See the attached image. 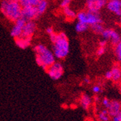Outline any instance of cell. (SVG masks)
<instances>
[{
  "label": "cell",
  "mask_w": 121,
  "mask_h": 121,
  "mask_svg": "<svg viewBox=\"0 0 121 121\" xmlns=\"http://www.w3.org/2000/svg\"><path fill=\"white\" fill-rule=\"evenodd\" d=\"M97 117L99 121H110V115L106 109H103L97 114Z\"/></svg>",
  "instance_id": "d6986e66"
},
{
  "label": "cell",
  "mask_w": 121,
  "mask_h": 121,
  "mask_svg": "<svg viewBox=\"0 0 121 121\" xmlns=\"http://www.w3.org/2000/svg\"><path fill=\"white\" fill-rule=\"evenodd\" d=\"M32 38H24V37H19L17 38H14V42L16 45L21 48V49H25L27 48L31 43Z\"/></svg>",
  "instance_id": "4fadbf2b"
},
{
  "label": "cell",
  "mask_w": 121,
  "mask_h": 121,
  "mask_svg": "<svg viewBox=\"0 0 121 121\" xmlns=\"http://www.w3.org/2000/svg\"><path fill=\"white\" fill-rule=\"evenodd\" d=\"M43 0H19V2L22 7L27 6H36Z\"/></svg>",
  "instance_id": "ac0fdd59"
},
{
  "label": "cell",
  "mask_w": 121,
  "mask_h": 121,
  "mask_svg": "<svg viewBox=\"0 0 121 121\" xmlns=\"http://www.w3.org/2000/svg\"><path fill=\"white\" fill-rule=\"evenodd\" d=\"M40 15L38 13L35 6H27L22 9L21 17L24 19L26 22L34 21V20L38 19Z\"/></svg>",
  "instance_id": "8992f818"
},
{
  "label": "cell",
  "mask_w": 121,
  "mask_h": 121,
  "mask_svg": "<svg viewBox=\"0 0 121 121\" xmlns=\"http://www.w3.org/2000/svg\"><path fill=\"white\" fill-rule=\"evenodd\" d=\"M46 73L53 80H58L60 79L64 73V67L59 62H55L46 70Z\"/></svg>",
  "instance_id": "5b68a950"
},
{
  "label": "cell",
  "mask_w": 121,
  "mask_h": 121,
  "mask_svg": "<svg viewBox=\"0 0 121 121\" xmlns=\"http://www.w3.org/2000/svg\"><path fill=\"white\" fill-rule=\"evenodd\" d=\"M120 92L121 94V83H120Z\"/></svg>",
  "instance_id": "d6a6232c"
},
{
  "label": "cell",
  "mask_w": 121,
  "mask_h": 121,
  "mask_svg": "<svg viewBox=\"0 0 121 121\" xmlns=\"http://www.w3.org/2000/svg\"><path fill=\"white\" fill-rule=\"evenodd\" d=\"M114 53L117 60L119 62H121V40L115 45Z\"/></svg>",
  "instance_id": "7402d4cb"
},
{
  "label": "cell",
  "mask_w": 121,
  "mask_h": 121,
  "mask_svg": "<svg viewBox=\"0 0 121 121\" xmlns=\"http://www.w3.org/2000/svg\"><path fill=\"white\" fill-rule=\"evenodd\" d=\"M112 121H121V111L115 116L112 117Z\"/></svg>",
  "instance_id": "83f0119b"
},
{
  "label": "cell",
  "mask_w": 121,
  "mask_h": 121,
  "mask_svg": "<svg viewBox=\"0 0 121 121\" xmlns=\"http://www.w3.org/2000/svg\"><path fill=\"white\" fill-rule=\"evenodd\" d=\"M101 35L104 40L107 41L110 40L111 43L114 45H115L118 42L121 40V36L120 33L116 30L110 28L104 29Z\"/></svg>",
  "instance_id": "52a82bcc"
},
{
  "label": "cell",
  "mask_w": 121,
  "mask_h": 121,
  "mask_svg": "<svg viewBox=\"0 0 121 121\" xmlns=\"http://www.w3.org/2000/svg\"><path fill=\"white\" fill-rule=\"evenodd\" d=\"M108 1H96V0H86V11L99 13V11L102 9L107 4Z\"/></svg>",
  "instance_id": "ba28073f"
},
{
  "label": "cell",
  "mask_w": 121,
  "mask_h": 121,
  "mask_svg": "<svg viewBox=\"0 0 121 121\" xmlns=\"http://www.w3.org/2000/svg\"><path fill=\"white\" fill-rule=\"evenodd\" d=\"M106 7L110 12L121 17V0H108Z\"/></svg>",
  "instance_id": "8fae6325"
},
{
  "label": "cell",
  "mask_w": 121,
  "mask_h": 121,
  "mask_svg": "<svg viewBox=\"0 0 121 121\" xmlns=\"http://www.w3.org/2000/svg\"><path fill=\"white\" fill-rule=\"evenodd\" d=\"M48 1L47 0H43L40 2H39L36 6V9L38 11V14L40 15H42L45 11L47 10V8H48Z\"/></svg>",
  "instance_id": "e0dca14e"
},
{
  "label": "cell",
  "mask_w": 121,
  "mask_h": 121,
  "mask_svg": "<svg viewBox=\"0 0 121 121\" xmlns=\"http://www.w3.org/2000/svg\"><path fill=\"white\" fill-rule=\"evenodd\" d=\"M107 43H108V41L105 40H101L99 42V47H104L105 48L106 45H107Z\"/></svg>",
  "instance_id": "f1b7e54d"
},
{
  "label": "cell",
  "mask_w": 121,
  "mask_h": 121,
  "mask_svg": "<svg viewBox=\"0 0 121 121\" xmlns=\"http://www.w3.org/2000/svg\"><path fill=\"white\" fill-rule=\"evenodd\" d=\"M90 27H91V30H92L95 34H97V35H99V34L101 35L103 32V30H104L103 25L101 23H97V24L93 25Z\"/></svg>",
  "instance_id": "44dd1931"
},
{
  "label": "cell",
  "mask_w": 121,
  "mask_h": 121,
  "mask_svg": "<svg viewBox=\"0 0 121 121\" xmlns=\"http://www.w3.org/2000/svg\"><path fill=\"white\" fill-rule=\"evenodd\" d=\"M92 90L93 93H95V94H99V93L101 92L102 89H101V86L99 85H95V86H92Z\"/></svg>",
  "instance_id": "484cf974"
},
{
  "label": "cell",
  "mask_w": 121,
  "mask_h": 121,
  "mask_svg": "<svg viewBox=\"0 0 121 121\" xmlns=\"http://www.w3.org/2000/svg\"><path fill=\"white\" fill-rule=\"evenodd\" d=\"M111 73H112V80L115 82H120L121 81V67L118 64L114 65L111 70Z\"/></svg>",
  "instance_id": "5bb4252c"
},
{
  "label": "cell",
  "mask_w": 121,
  "mask_h": 121,
  "mask_svg": "<svg viewBox=\"0 0 121 121\" xmlns=\"http://www.w3.org/2000/svg\"><path fill=\"white\" fill-rule=\"evenodd\" d=\"M71 0H61V2H60V7H62L64 9L66 7H69L71 4Z\"/></svg>",
  "instance_id": "cb8c5ba5"
},
{
  "label": "cell",
  "mask_w": 121,
  "mask_h": 121,
  "mask_svg": "<svg viewBox=\"0 0 121 121\" xmlns=\"http://www.w3.org/2000/svg\"><path fill=\"white\" fill-rule=\"evenodd\" d=\"M96 1H108V0H96Z\"/></svg>",
  "instance_id": "836d02e7"
},
{
  "label": "cell",
  "mask_w": 121,
  "mask_h": 121,
  "mask_svg": "<svg viewBox=\"0 0 121 121\" xmlns=\"http://www.w3.org/2000/svg\"><path fill=\"white\" fill-rule=\"evenodd\" d=\"M45 31H46V33L50 35L51 34H53L54 33V30H53V28L52 27H48L46 28V30H45Z\"/></svg>",
  "instance_id": "f546056e"
},
{
  "label": "cell",
  "mask_w": 121,
  "mask_h": 121,
  "mask_svg": "<svg viewBox=\"0 0 121 121\" xmlns=\"http://www.w3.org/2000/svg\"><path fill=\"white\" fill-rule=\"evenodd\" d=\"M22 6L19 0H2L0 10L4 16L11 22H15L21 17Z\"/></svg>",
  "instance_id": "3957f363"
},
{
  "label": "cell",
  "mask_w": 121,
  "mask_h": 121,
  "mask_svg": "<svg viewBox=\"0 0 121 121\" xmlns=\"http://www.w3.org/2000/svg\"><path fill=\"white\" fill-rule=\"evenodd\" d=\"M95 101H96V102H97V101H98V100H99V97H97V96H96V97H95Z\"/></svg>",
  "instance_id": "1f68e13d"
},
{
  "label": "cell",
  "mask_w": 121,
  "mask_h": 121,
  "mask_svg": "<svg viewBox=\"0 0 121 121\" xmlns=\"http://www.w3.org/2000/svg\"><path fill=\"white\" fill-rule=\"evenodd\" d=\"M106 110H108V112L110 117H112L117 115L121 111V102L117 99L110 100L108 108Z\"/></svg>",
  "instance_id": "7c38bea8"
},
{
  "label": "cell",
  "mask_w": 121,
  "mask_h": 121,
  "mask_svg": "<svg viewBox=\"0 0 121 121\" xmlns=\"http://www.w3.org/2000/svg\"><path fill=\"white\" fill-rule=\"evenodd\" d=\"M104 78L107 80H112V73L110 71H106L104 73Z\"/></svg>",
  "instance_id": "4316f807"
},
{
  "label": "cell",
  "mask_w": 121,
  "mask_h": 121,
  "mask_svg": "<svg viewBox=\"0 0 121 121\" xmlns=\"http://www.w3.org/2000/svg\"><path fill=\"white\" fill-rule=\"evenodd\" d=\"M120 25H121V17H120Z\"/></svg>",
  "instance_id": "e575fe53"
},
{
  "label": "cell",
  "mask_w": 121,
  "mask_h": 121,
  "mask_svg": "<svg viewBox=\"0 0 121 121\" xmlns=\"http://www.w3.org/2000/svg\"><path fill=\"white\" fill-rule=\"evenodd\" d=\"M110 100L107 97H104L102 99V104L105 109H108V106L110 104Z\"/></svg>",
  "instance_id": "603a6c76"
},
{
  "label": "cell",
  "mask_w": 121,
  "mask_h": 121,
  "mask_svg": "<svg viewBox=\"0 0 121 121\" xmlns=\"http://www.w3.org/2000/svg\"><path fill=\"white\" fill-rule=\"evenodd\" d=\"M63 12H64V14L65 15V17L69 20H73L77 18V13H76V12L73 9H71L70 7H66L64 8Z\"/></svg>",
  "instance_id": "2e32d148"
},
{
  "label": "cell",
  "mask_w": 121,
  "mask_h": 121,
  "mask_svg": "<svg viewBox=\"0 0 121 121\" xmlns=\"http://www.w3.org/2000/svg\"><path fill=\"white\" fill-rule=\"evenodd\" d=\"M50 40L53 43V53L55 58L64 59L69 53V42L66 35L60 32L58 33H53L50 35Z\"/></svg>",
  "instance_id": "6da1fadb"
},
{
  "label": "cell",
  "mask_w": 121,
  "mask_h": 121,
  "mask_svg": "<svg viewBox=\"0 0 121 121\" xmlns=\"http://www.w3.org/2000/svg\"><path fill=\"white\" fill-rule=\"evenodd\" d=\"M89 26L87 25L86 24L78 22L75 25V30L78 33H84L85 31H86V30L89 29Z\"/></svg>",
  "instance_id": "ffe728a7"
},
{
  "label": "cell",
  "mask_w": 121,
  "mask_h": 121,
  "mask_svg": "<svg viewBox=\"0 0 121 121\" xmlns=\"http://www.w3.org/2000/svg\"><path fill=\"white\" fill-rule=\"evenodd\" d=\"M106 51V48H104V47H99L97 49V51H96V54L97 56H102V55L104 54Z\"/></svg>",
  "instance_id": "d4e9b609"
},
{
  "label": "cell",
  "mask_w": 121,
  "mask_h": 121,
  "mask_svg": "<svg viewBox=\"0 0 121 121\" xmlns=\"http://www.w3.org/2000/svg\"><path fill=\"white\" fill-rule=\"evenodd\" d=\"M35 53V62L43 70L46 71L48 68L56 62L53 52L43 44H38L33 48Z\"/></svg>",
  "instance_id": "7a4b0ae2"
},
{
  "label": "cell",
  "mask_w": 121,
  "mask_h": 121,
  "mask_svg": "<svg viewBox=\"0 0 121 121\" xmlns=\"http://www.w3.org/2000/svg\"><path fill=\"white\" fill-rule=\"evenodd\" d=\"M120 63H121V62H120Z\"/></svg>",
  "instance_id": "d590c367"
},
{
  "label": "cell",
  "mask_w": 121,
  "mask_h": 121,
  "mask_svg": "<svg viewBox=\"0 0 121 121\" xmlns=\"http://www.w3.org/2000/svg\"><path fill=\"white\" fill-rule=\"evenodd\" d=\"M92 99L88 94H83L80 98V105L84 110H88L91 104H92Z\"/></svg>",
  "instance_id": "9a60e30c"
},
{
  "label": "cell",
  "mask_w": 121,
  "mask_h": 121,
  "mask_svg": "<svg viewBox=\"0 0 121 121\" xmlns=\"http://www.w3.org/2000/svg\"><path fill=\"white\" fill-rule=\"evenodd\" d=\"M26 23V21L22 19V17L19 18L17 20H16L14 22V25L12 26L11 31H10V34L11 36L13 37L14 38H17L21 36L22 33V29L23 27L25 26Z\"/></svg>",
  "instance_id": "9c48e42d"
},
{
  "label": "cell",
  "mask_w": 121,
  "mask_h": 121,
  "mask_svg": "<svg viewBox=\"0 0 121 121\" xmlns=\"http://www.w3.org/2000/svg\"><path fill=\"white\" fill-rule=\"evenodd\" d=\"M77 19L78 22H83L89 26L97 23L102 24V20L99 13H93L88 11H81L77 13Z\"/></svg>",
  "instance_id": "277c9868"
},
{
  "label": "cell",
  "mask_w": 121,
  "mask_h": 121,
  "mask_svg": "<svg viewBox=\"0 0 121 121\" xmlns=\"http://www.w3.org/2000/svg\"><path fill=\"white\" fill-rule=\"evenodd\" d=\"M37 28V25L34 21L26 22L22 29V33L21 36L24 38H31L34 35Z\"/></svg>",
  "instance_id": "30bf717a"
},
{
  "label": "cell",
  "mask_w": 121,
  "mask_h": 121,
  "mask_svg": "<svg viewBox=\"0 0 121 121\" xmlns=\"http://www.w3.org/2000/svg\"><path fill=\"white\" fill-rule=\"evenodd\" d=\"M83 82H84V84H90V82H91V80H90V79H89L88 77H84V78Z\"/></svg>",
  "instance_id": "4dcf8cb0"
}]
</instances>
